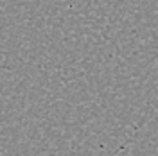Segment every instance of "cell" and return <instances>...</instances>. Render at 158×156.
Returning a JSON list of instances; mask_svg holds the SVG:
<instances>
[]
</instances>
